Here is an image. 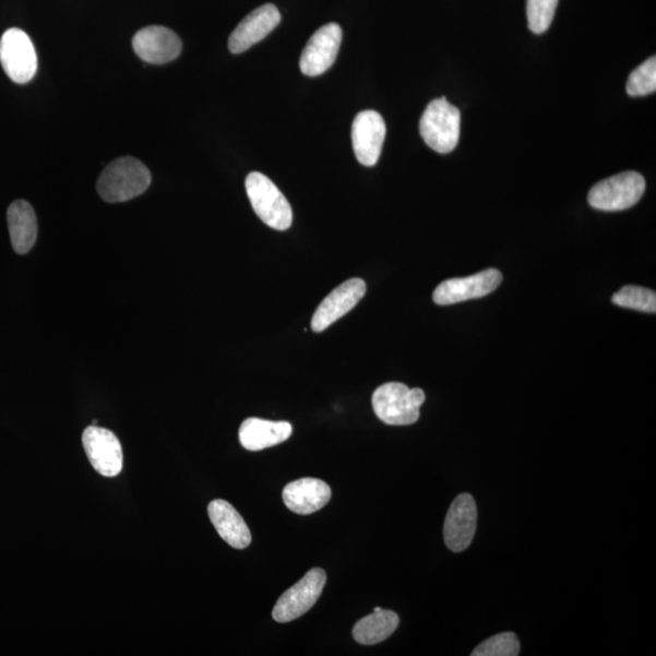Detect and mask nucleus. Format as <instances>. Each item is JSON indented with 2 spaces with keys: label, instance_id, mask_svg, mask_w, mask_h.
Instances as JSON below:
<instances>
[{
  "label": "nucleus",
  "instance_id": "6",
  "mask_svg": "<svg viewBox=\"0 0 656 656\" xmlns=\"http://www.w3.org/2000/svg\"><path fill=\"white\" fill-rule=\"evenodd\" d=\"M0 63L8 77L17 84L36 76L38 60L31 38L20 28H10L0 39Z\"/></svg>",
  "mask_w": 656,
  "mask_h": 656
},
{
  "label": "nucleus",
  "instance_id": "17",
  "mask_svg": "<svg viewBox=\"0 0 656 656\" xmlns=\"http://www.w3.org/2000/svg\"><path fill=\"white\" fill-rule=\"evenodd\" d=\"M210 520L222 539L238 550L249 547L252 542L251 530L241 514L229 502L214 500L208 505Z\"/></svg>",
  "mask_w": 656,
  "mask_h": 656
},
{
  "label": "nucleus",
  "instance_id": "25",
  "mask_svg": "<svg viewBox=\"0 0 656 656\" xmlns=\"http://www.w3.org/2000/svg\"><path fill=\"white\" fill-rule=\"evenodd\" d=\"M382 608L375 607L373 611H380Z\"/></svg>",
  "mask_w": 656,
  "mask_h": 656
},
{
  "label": "nucleus",
  "instance_id": "5",
  "mask_svg": "<svg viewBox=\"0 0 656 656\" xmlns=\"http://www.w3.org/2000/svg\"><path fill=\"white\" fill-rule=\"evenodd\" d=\"M645 180L637 171H623L601 180L588 193L591 207L605 212L631 208L643 196Z\"/></svg>",
  "mask_w": 656,
  "mask_h": 656
},
{
  "label": "nucleus",
  "instance_id": "12",
  "mask_svg": "<svg viewBox=\"0 0 656 656\" xmlns=\"http://www.w3.org/2000/svg\"><path fill=\"white\" fill-rule=\"evenodd\" d=\"M478 511L475 499L469 493H461L446 514L444 540L449 550L464 552L470 546L477 532Z\"/></svg>",
  "mask_w": 656,
  "mask_h": 656
},
{
  "label": "nucleus",
  "instance_id": "18",
  "mask_svg": "<svg viewBox=\"0 0 656 656\" xmlns=\"http://www.w3.org/2000/svg\"><path fill=\"white\" fill-rule=\"evenodd\" d=\"M293 425L285 421L251 417L240 427V443L246 450L261 451L286 442L293 436Z\"/></svg>",
  "mask_w": 656,
  "mask_h": 656
},
{
  "label": "nucleus",
  "instance_id": "9",
  "mask_svg": "<svg viewBox=\"0 0 656 656\" xmlns=\"http://www.w3.org/2000/svg\"><path fill=\"white\" fill-rule=\"evenodd\" d=\"M501 283L502 274L497 269H488L468 277L450 278L436 288L433 300L438 306L466 302L490 295Z\"/></svg>",
  "mask_w": 656,
  "mask_h": 656
},
{
  "label": "nucleus",
  "instance_id": "16",
  "mask_svg": "<svg viewBox=\"0 0 656 656\" xmlns=\"http://www.w3.org/2000/svg\"><path fill=\"white\" fill-rule=\"evenodd\" d=\"M329 484L315 478H303L287 484L283 491L286 508L300 515L315 513L331 500Z\"/></svg>",
  "mask_w": 656,
  "mask_h": 656
},
{
  "label": "nucleus",
  "instance_id": "11",
  "mask_svg": "<svg viewBox=\"0 0 656 656\" xmlns=\"http://www.w3.org/2000/svg\"><path fill=\"white\" fill-rule=\"evenodd\" d=\"M385 134V122L379 112L367 110L355 117L351 128L353 148L362 166L378 165Z\"/></svg>",
  "mask_w": 656,
  "mask_h": 656
},
{
  "label": "nucleus",
  "instance_id": "14",
  "mask_svg": "<svg viewBox=\"0 0 656 656\" xmlns=\"http://www.w3.org/2000/svg\"><path fill=\"white\" fill-rule=\"evenodd\" d=\"M136 56L147 63L163 64L176 60L182 43L175 31L164 26L140 29L133 38Z\"/></svg>",
  "mask_w": 656,
  "mask_h": 656
},
{
  "label": "nucleus",
  "instance_id": "13",
  "mask_svg": "<svg viewBox=\"0 0 656 656\" xmlns=\"http://www.w3.org/2000/svg\"><path fill=\"white\" fill-rule=\"evenodd\" d=\"M367 294V284L363 279L355 277L343 283L322 300L318 307L313 319H311V330L322 332L335 324L344 315L357 306L361 298Z\"/></svg>",
  "mask_w": 656,
  "mask_h": 656
},
{
  "label": "nucleus",
  "instance_id": "3",
  "mask_svg": "<svg viewBox=\"0 0 656 656\" xmlns=\"http://www.w3.org/2000/svg\"><path fill=\"white\" fill-rule=\"evenodd\" d=\"M246 191L255 214L267 227L278 231L290 228L294 222L293 207L271 179L253 171L246 178Z\"/></svg>",
  "mask_w": 656,
  "mask_h": 656
},
{
  "label": "nucleus",
  "instance_id": "19",
  "mask_svg": "<svg viewBox=\"0 0 656 656\" xmlns=\"http://www.w3.org/2000/svg\"><path fill=\"white\" fill-rule=\"evenodd\" d=\"M8 227L13 249L26 254L35 246L38 235L36 213L27 201L19 200L8 208Z\"/></svg>",
  "mask_w": 656,
  "mask_h": 656
},
{
  "label": "nucleus",
  "instance_id": "15",
  "mask_svg": "<svg viewBox=\"0 0 656 656\" xmlns=\"http://www.w3.org/2000/svg\"><path fill=\"white\" fill-rule=\"evenodd\" d=\"M282 23V14L274 4H265L247 15L229 38V50L241 53L263 40Z\"/></svg>",
  "mask_w": 656,
  "mask_h": 656
},
{
  "label": "nucleus",
  "instance_id": "8",
  "mask_svg": "<svg viewBox=\"0 0 656 656\" xmlns=\"http://www.w3.org/2000/svg\"><path fill=\"white\" fill-rule=\"evenodd\" d=\"M82 443L91 465L99 475L111 478L123 468V451L120 440L109 429L91 426L84 430Z\"/></svg>",
  "mask_w": 656,
  "mask_h": 656
},
{
  "label": "nucleus",
  "instance_id": "22",
  "mask_svg": "<svg viewBox=\"0 0 656 656\" xmlns=\"http://www.w3.org/2000/svg\"><path fill=\"white\" fill-rule=\"evenodd\" d=\"M627 91L630 96H645L656 91V59L655 57L640 64L632 71L628 81Z\"/></svg>",
  "mask_w": 656,
  "mask_h": 656
},
{
  "label": "nucleus",
  "instance_id": "21",
  "mask_svg": "<svg viewBox=\"0 0 656 656\" xmlns=\"http://www.w3.org/2000/svg\"><path fill=\"white\" fill-rule=\"evenodd\" d=\"M612 303L633 310L643 311V313H656V295L654 290L639 286L622 287L619 293L612 296Z\"/></svg>",
  "mask_w": 656,
  "mask_h": 656
},
{
  "label": "nucleus",
  "instance_id": "23",
  "mask_svg": "<svg viewBox=\"0 0 656 656\" xmlns=\"http://www.w3.org/2000/svg\"><path fill=\"white\" fill-rule=\"evenodd\" d=\"M558 0H526L528 25L536 35L550 28L554 19Z\"/></svg>",
  "mask_w": 656,
  "mask_h": 656
},
{
  "label": "nucleus",
  "instance_id": "10",
  "mask_svg": "<svg viewBox=\"0 0 656 656\" xmlns=\"http://www.w3.org/2000/svg\"><path fill=\"white\" fill-rule=\"evenodd\" d=\"M342 38L343 32L337 24H327L315 32L299 61L306 76L317 77L332 68L338 57Z\"/></svg>",
  "mask_w": 656,
  "mask_h": 656
},
{
  "label": "nucleus",
  "instance_id": "7",
  "mask_svg": "<svg viewBox=\"0 0 656 656\" xmlns=\"http://www.w3.org/2000/svg\"><path fill=\"white\" fill-rule=\"evenodd\" d=\"M326 580L325 570L311 569L302 580L278 598L273 610L274 620L285 623L303 617L317 604Z\"/></svg>",
  "mask_w": 656,
  "mask_h": 656
},
{
  "label": "nucleus",
  "instance_id": "2",
  "mask_svg": "<svg viewBox=\"0 0 656 656\" xmlns=\"http://www.w3.org/2000/svg\"><path fill=\"white\" fill-rule=\"evenodd\" d=\"M426 401L422 390H410L403 383H385L372 396L373 412L390 426L414 425Z\"/></svg>",
  "mask_w": 656,
  "mask_h": 656
},
{
  "label": "nucleus",
  "instance_id": "1",
  "mask_svg": "<svg viewBox=\"0 0 656 656\" xmlns=\"http://www.w3.org/2000/svg\"><path fill=\"white\" fill-rule=\"evenodd\" d=\"M152 184V174L134 157L117 158L107 166L96 184L100 198L110 203L133 200Z\"/></svg>",
  "mask_w": 656,
  "mask_h": 656
},
{
  "label": "nucleus",
  "instance_id": "20",
  "mask_svg": "<svg viewBox=\"0 0 656 656\" xmlns=\"http://www.w3.org/2000/svg\"><path fill=\"white\" fill-rule=\"evenodd\" d=\"M399 627V617L392 610L373 611L353 629V637L360 644L373 645L390 639Z\"/></svg>",
  "mask_w": 656,
  "mask_h": 656
},
{
  "label": "nucleus",
  "instance_id": "24",
  "mask_svg": "<svg viewBox=\"0 0 656 656\" xmlns=\"http://www.w3.org/2000/svg\"><path fill=\"white\" fill-rule=\"evenodd\" d=\"M521 652L518 637L512 632L497 634L487 641H484L473 656H517Z\"/></svg>",
  "mask_w": 656,
  "mask_h": 656
},
{
  "label": "nucleus",
  "instance_id": "4",
  "mask_svg": "<svg viewBox=\"0 0 656 656\" xmlns=\"http://www.w3.org/2000/svg\"><path fill=\"white\" fill-rule=\"evenodd\" d=\"M461 114L457 107L445 98H440L427 106L419 122V133L436 153L449 154L458 144Z\"/></svg>",
  "mask_w": 656,
  "mask_h": 656
}]
</instances>
